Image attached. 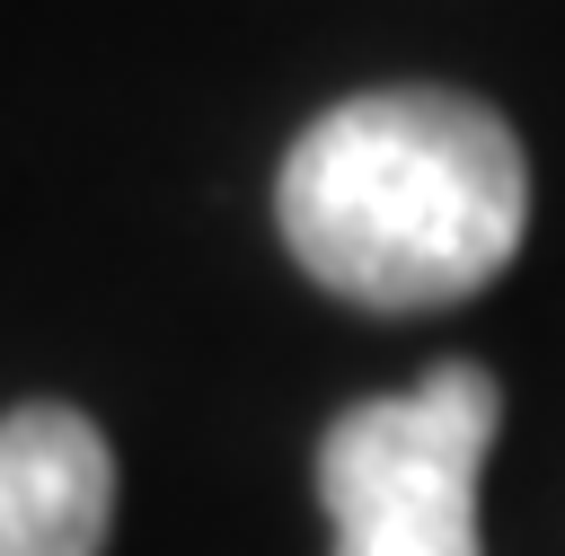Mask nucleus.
Masks as SVG:
<instances>
[{
	"label": "nucleus",
	"instance_id": "nucleus-1",
	"mask_svg": "<svg viewBox=\"0 0 565 556\" xmlns=\"http://www.w3.org/2000/svg\"><path fill=\"white\" fill-rule=\"evenodd\" d=\"M274 221L335 300L441 309L521 256L530 168L494 106L459 88H371L282 150Z\"/></svg>",
	"mask_w": 565,
	"mask_h": 556
},
{
	"label": "nucleus",
	"instance_id": "nucleus-2",
	"mask_svg": "<svg viewBox=\"0 0 565 556\" xmlns=\"http://www.w3.org/2000/svg\"><path fill=\"white\" fill-rule=\"evenodd\" d=\"M503 424L486 362H433L415 388L344 406L318 441V503L335 556H486L477 477Z\"/></svg>",
	"mask_w": 565,
	"mask_h": 556
},
{
	"label": "nucleus",
	"instance_id": "nucleus-3",
	"mask_svg": "<svg viewBox=\"0 0 565 556\" xmlns=\"http://www.w3.org/2000/svg\"><path fill=\"white\" fill-rule=\"evenodd\" d=\"M115 530V450L71 406L0 415V556H97Z\"/></svg>",
	"mask_w": 565,
	"mask_h": 556
}]
</instances>
